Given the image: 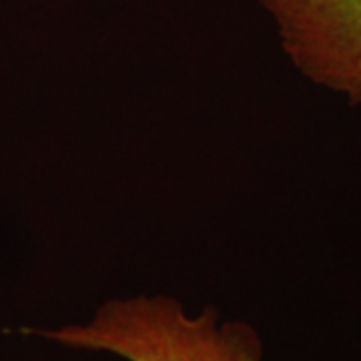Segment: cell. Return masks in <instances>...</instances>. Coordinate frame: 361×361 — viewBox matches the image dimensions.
Returning <instances> with one entry per match:
<instances>
[{
  "instance_id": "6da1fadb",
  "label": "cell",
  "mask_w": 361,
  "mask_h": 361,
  "mask_svg": "<svg viewBox=\"0 0 361 361\" xmlns=\"http://www.w3.org/2000/svg\"><path fill=\"white\" fill-rule=\"evenodd\" d=\"M65 348L104 351L127 361H263L259 334L245 322H221L207 307L189 315L167 295L111 299L85 325L59 329H23Z\"/></svg>"
},
{
  "instance_id": "7a4b0ae2",
  "label": "cell",
  "mask_w": 361,
  "mask_h": 361,
  "mask_svg": "<svg viewBox=\"0 0 361 361\" xmlns=\"http://www.w3.org/2000/svg\"><path fill=\"white\" fill-rule=\"evenodd\" d=\"M287 59L313 85L361 106V0H257Z\"/></svg>"
}]
</instances>
